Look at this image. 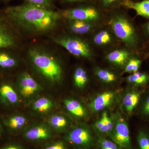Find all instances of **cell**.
I'll list each match as a JSON object with an SVG mask.
<instances>
[{"label":"cell","instance_id":"6da1fadb","mask_svg":"<svg viewBox=\"0 0 149 149\" xmlns=\"http://www.w3.org/2000/svg\"><path fill=\"white\" fill-rule=\"evenodd\" d=\"M5 13L11 21L23 29L42 32L52 29L61 17L60 13L30 4L9 7Z\"/></svg>","mask_w":149,"mask_h":149},{"label":"cell","instance_id":"7a4b0ae2","mask_svg":"<svg viewBox=\"0 0 149 149\" xmlns=\"http://www.w3.org/2000/svg\"><path fill=\"white\" fill-rule=\"evenodd\" d=\"M29 60L37 72L53 84L60 83L63 77V70L55 57L40 48H31L28 52Z\"/></svg>","mask_w":149,"mask_h":149},{"label":"cell","instance_id":"3957f363","mask_svg":"<svg viewBox=\"0 0 149 149\" xmlns=\"http://www.w3.org/2000/svg\"><path fill=\"white\" fill-rule=\"evenodd\" d=\"M107 24L125 48L135 53L139 50L141 38L133 22L128 17L123 14H116L109 19Z\"/></svg>","mask_w":149,"mask_h":149},{"label":"cell","instance_id":"277c9868","mask_svg":"<svg viewBox=\"0 0 149 149\" xmlns=\"http://www.w3.org/2000/svg\"><path fill=\"white\" fill-rule=\"evenodd\" d=\"M54 40L70 53L77 57L91 59L95 56L91 44L79 37L66 35L56 37Z\"/></svg>","mask_w":149,"mask_h":149},{"label":"cell","instance_id":"5b68a950","mask_svg":"<svg viewBox=\"0 0 149 149\" xmlns=\"http://www.w3.org/2000/svg\"><path fill=\"white\" fill-rule=\"evenodd\" d=\"M64 139L72 145L83 148H89L94 143L91 129L83 125H77L69 130L64 136Z\"/></svg>","mask_w":149,"mask_h":149},{"label":"cell","instance_id":"8992f818","mask_svg":"<svg viewBox=\"0 0 149 149\" xmlns=\"http://www.w3.org/2000/svg\"><path fill=\"white\" fill-rule=\"evenodd\" d=\"M109 137L122 149H133L128 123L119 115L115 118L114 127Z\"/></svg>","mask_w":149,"mask_h":149},{"label":"cell","instance_id":"52a82bcc","mask_svg":"<svg viewBox=\"0 0 149 149\" xmlns=\"http://www.w3.org/2000/svg\"><path fill=\"white\" fill-rule=\"evenodd\" d=\"M66 19H77L100 23L101 15L97 9L92 6L81 7L69 9L60 13Z\"/></svg>","mask_w":149,"mask_h":149},{"label":"cell","instance_id":"ba28073f","mask_svg":"<svg viewBox=\"0 0 149 149\" xmlns=\"http://www.w3.org/2000/svg\"><path fill=\"white\" fill-rule=\"evenodd\" d=\"M92 34V44L100 49H113L114 46L119 42L107 24L104 27H99Z\"/></svg>","mask_w":149,"mask_h":149},{"label":"cell","instance_id":"9c48e42d","mask_svg":"<svg viewBox=\"0 0 149 149\" xmlns=\"http://www.w3.org/2000/svg\"><path fill=\"white\" fill-rule=\"evenodd\" d=\"M17 90L23 98H30L40 91L41 87L38 82L27 72L22 73L17 83Z\"/></svg>","mask_w":149,"mask_h":149},{"label":"cell","instance_id":"30bf717a","mask_svg":"<svg viewBox=\"0 0 149 149\" xmlns=\"http://www.w3.org/2000/svg\"><path fill=\"white\" fill-rule=\"evenodd\" d=\"M118 92L115 91H107L100 93L92 100L89 107L93 113H97L107 108L117 100Z\"/></svg>","mask_w":149,"mask_h":149},{"label":"cell","instance_id":"8fae6325","mask_svg":"<svg viewBox=\"0 0 149 149\" xmlns=\"http://www.w3.org/2000/svg\"><path fill=\"white\" fill-rule=\"evenodd\" d=\"M135 52L126 48L113 49L105 56V59L110 64L124 69L129 59Z\"/></svg>","mask_w":149,"mask_h":149},{"label":"cell","instance_id":"7c38bea8","mask_svg":"<svg viewBox=\"0 0 149 149\" xmlns=\"http://www.w3.org/2000/svg\"><path fill=\"white\" fill-rule=\"evenodd\" d=\"M52 129L49 125L40 123L33 125L25 131L24 137L31 141H41L47 140L52 136Z\"/></svg>","mask_w":149,"mask_h":149},{"label":"cell","instance_id":"4fadbf2b","mask_svg":"<svg viewBox=\"0 0 149 149\" xmlns=\"http://www.w3.org/2000/svg\"><path fill=\"white\" fill-rule=\"evenodd\" d=\"M143 91L134 87L127 91L122 99V107L128 115L133 114L139 105Z\"/></svg>","mask_w":149,"mask_h":149},{"label":"cell","instance_id":"5bb4252c","mask_svg":"<svg viewBox=\"0 0 149 149\" xmlns=\"http://www.w3.org/2000/svg\"><path fill=\"white\" fill-rule=\"evenodd\" d=\"M67 27L72 33L77 35L92 34L99 27V23L77 20L67 19Z\"/></svg>","mask_w":149,"mask_h":149},{"label":"cell","instance_id":"9a60e30c","mask_svg":"<svg viewBox=\"0 0 149 149\" xmlns=\"http://www.w3.org/2000/svg\"><path fill=\"white\" fill-rule=\"evenodd\" d=\"M19 102L18 94L9 83L0 85V103L6 106H14Z\"/></svg>","mask_w":149,"mask_h":149},{"label":"cell","instance_id":"2e32d148","mask_svg":"<svg viewBox=\"0 0 149 149\" xmlns=\"http://www.w3.org/2000/svg\"><path fill=\"white\" fill-rule=\"evenodd\" d=\"M3 125L12 133L18 132L27 124V118L20 114H14L1 118Z\"/></svg>","mask_w":149,"mask_h":149},{"label":"cell","instance_id":"e0dca14e","mask_svg":"<svg viewBox=\"0 0 149 149\" xmlns=\"http://www.w3.org/2000/svg\"><path fill=\"white\" fill-rule=\"evenodd\" d=\"M63 104L67 110L72 116L79 118H85L88 111L83 104L76 99L68 98L64 99Z\"/></svg>","mask_w":149,"mask_h":149},{"label":"cell","instance_id":"ac0fdd59","mask_svg":"<svg viewBox=\"0 0 149 149\" xmlns=\"http://www.w3.org/2000/svg\"><path fill=\"white\" fill-rule=\"evenodd\" d=\"M121 5L136 11L137 15L149 19V0L134 2L131 0H124Z\"/></svg>","mask_w":149,"mask_h":149},{"label":"cell","instance_id":"d6986e66","mask_svg":"<svg viewBox=\"0 0 149 149\" xmlns=\"http://www.w3.org/2000/svg\"><path fill=\"white\" fill-rule=\"evenodd\" d=\"M15 43V37L8 27L0 19V49L13 47Z\"/></svg>","mask_w":149,"mask_h":149},{"label":"cell","instance_id":"ffe728a7","mask_svg":"<svg viewBox=\"0 0 149 149\" xmlns=\"http://www.w3.org/2000/svg\"><path fill=\"white\" fill-rule=\"evenodd\" d=\"M48 124L51 129L58 132H62L69 127V119L61 114H54L48 119Z\"/></svg>","mask_w":149,"mask_h":149},{"label":"cell","instance_id":"44dd1931","mask_svg":"<svg viewBox=\"0 0 149 149\" xmlns=\"http://www.w3.org/2000/svg\"><path fill=\"white\" fill-rule=\"evenodd\" d=\"M94 72L99 80L106 84H112L118 79V76L115 72L105 68L97 67L94 68Z\"/></svg>","mask_w":149,"mask_h":149},{"label":"cell","instance_id":"7402d4cb","mask_svg":"<svg viewBox=\"0 0 149 149\" xmlns=\"http://www.w3.org/2000/svg\"><path fill=\"white\" fill-rule=\"evenodd\" d=\"M126 80L134 87L144 86L149 83V74L138 71L127 76Z\"/></svg>","mask_w":149,"mask_h":149},{"label":"cell","instance_id":"603a6c76","mask_svg":"<svg viewBox=\"0 0 149 149\" xmlns=\"http://www.w3.org/2000/svg\"><path fill=\"white\" fill-rule=\"evenodd\" d=\"M54 104L52 100L46 97H41L33 103L32 110L40 113H47L54 107Z\"/></svg>","mask_w":149,"mask_h":149},{"label":"cell","instance_id":"cb8c5ba5","mask_svg":"<svg viewBox=\"0 0 149 149\" xmlns=\"http://www.w3.org/2000/svg\"><path fill=\"white\" fill-rule=\"evenodd\" d=\"M73 82L76 88L83 89L88 82V75L85 70L82 67H78L74 70L73 74Z\"/></svg>","mask_w":149,"mask_h":149},{"label":"cell","instance_id":"d4e9b609","mask_svg":"<svg viewBox=\"0 0 149 149\" xmlns=\"http://www.w3.org/2000/svg\"><path fill=\"white\" fill-rule=\"evenodd\" d=\"M16 59L10 54L4 52H0V68L9 69L17 66Z\"/></svg>","mask_w":149,"mask_h":149},{"label":"cell","instance_id":"484cf974","mask_svg":"<svg viewBox=\"0 0 149 149\" xmlns=\"http://www.w3.org/2000/svg\"><path fill=\"white\" fill-rule=\"evenodd\" d=\"M142 60L135 53L131 56L124 68V72L125 73H135L139 71L141 67Z\"/></svg>","mask_w":149,"mask_h":149},{"label":"cell","instance_id":"4316f807","mask_svg":"<svg viewBox=\"0 0 149 149\" xmlns=\"http://www.w3.org/2000/svg\"><path fill=\"white\" fill-rule=\"evenodd\" d=\"M136 140L139 149H149V132L144 130H139Z\"/></svg>","mask_w":149,"mask_h":149},{"label":"cell","instance_id":"83f0119b","mask_svg":"<svg viewBox=\"0 0 149 149\" xmlns=\"http://www.w3.org/2000/svg\"><path fill=\"white\" fill-rule=\"evenodd\" d=\"M111 116L107 112H104L100 118L94 124L95 129L101 136H102L104 129L105 128Z\"/></svg>","mask_w":149,"mask_h":149},{"label":"cell","instance_id":"f1b7e54d","mask_svg":"<svg viewBox=\"0 0 149 149\" xmlns=\"http://www.w3.org/2000/svg\"><path fill=\"white\" fill-rule=\"evenodd\" d=\"M98 143L100 149H122L111 140H108L103 136H99Z\"/></svg>","mask_w":149,"mask_h":149},{"label":"cell","instance_id":"f546056e","mask_svg":"<svg viewBox=\"0 0 149 149\" xmlns=\"http://www.w3.org/2000/svg\"><path fill=\"white\" fill-rule=\"evenodd\" d=\"M25 3L47 9L54 10V5L52 0H23Z\"/></svg>","mask_w":149,"mask_h":149},{"label":"cell","instance_id":"4dcf8cb0","mask_svg":"<svg viewBox=\"0 0 149 149\" xmlns=\"http://www.w3.org/2000/svg\"><path fill=\"white\" fill-rule=\"evenodd\" d=\"M141 113L144 117H149V94L145 98L141 105Z\"/></svg>","mask_w":149,"mask_h":149},{"label":"cell","instance_id":"1f68e13d","mask_svg":"<svg viewBox=\"0 0 149 149\" xmlns=\"http://www.w3.org/2000/svg\"><path fill=\"white\" fill-rule=\"evenodd\" d=\"M44 149H65V146L62 141H58Z\"/></svg>","mask_w":149,"mask_h":149},{"label":"cell","instance_id":"d6a6232c","mask_svg":"<svg viewBox=\"0 0 149 149\" xmlns=\"http://www.w3.org/2000/svg\"><path fill=\"white\" fill-rule=\"evenodd\" d=\"M120 0H102V4L104 7L109 8L114 5Z\"/></svg>","mask_w":149,"mask_h":149},{"label":"cell","instance_id":"836d02e7","mask_svg":"<svg viewBox=\"0 0 149 149\" xmlns=\"http://www.w3.org/2000/svg\"><path fill=\"white\" fill-rule=\"evenodd\" d=\"M142 32L144 36L146 38L149 39V20L143 25Z\"/></svg>","mask_w":149,"mask_h":149},{"label":"cell","instance_id":"e575fe53","mask_svg":"<svg viewBox=\"0 0 149 149\" xmlns=\"http://www.w3.org/2000/svg\"><path fill=\"white\" fill-rule=\"evenodd\" d=\"M0 149H23L21 147L14 144H10L1 148Z\"/></svg>","mask_w":149,"mask_h":149},{"label":"cell","instance_id":"d590c367","mask_svg":"<svg viewBox=\"0 0 149 149\" xmlns=\"http://www.w3.org/2000/svg\"><path fill=\"white\" fill-rule=\"evenodd\" d=\"M63 1L67 2H74L84 1L87 0H63Z\"/></svg>","mask_w":149,"mask_h":149},{"label":"cell","instance_id":"8d00e7d4","mask_svg":"<svg viewBox=\"0 0 149 149\" xmlns=\"http://www.w3.org/2000/svg\"><path fill=\"white\" fill-rule=\"evenodd\" d=\"M3 132V124L1 121H0V136H1Z\"/></svg>","mask_w":149,"mask_h":149},{"label":"cell","instance_id":"74e56055","mask_svg":"<svg viewBox=\"0 0 149 149\" xmlns=\"http://www.w3.org/2000/svg\"><path fill=\"white\" fill-rule=\"evenodd\" d=\"M3 1H9V0H3Z\"/></svg>","mask_w":149,"mask_h":149},{"label":"cell","instance_id":"f35d334b","mask_svg":"<svg viewBox=\"0 0 149 149\" xmlns=\"http://www.w3.org/2000/svg\"><path fill=\"white\" fill-rule=\"evenodd\" d=\"M148 54H149V52H148Z\"/></svg>","mask_w":149,"mask_h":149}]
</instances>
